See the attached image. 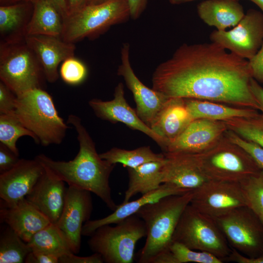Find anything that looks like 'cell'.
I'll list each match as a JSON object with an SVG mask.
<instances>
[{"instance_id":"obj_1","label":"cell","mask_w":263,"mask_h":263,"mask_svg":"<svg viewBox=\"0 0 263 263\" xmlns=\"http://www.w3.org/2000/svg\"><path fill=\"white\" fill-rule=\"evenodd\" d=\"M252 78L248 60L219 44L184 43L156 67L152 88L169 97L260 110L250 88Z\"/></svg>"},{"instance_id":"obj_2","label":"cell","mask_w":263,"mask_h":263,"mask_svg":"<svg viewBox=\"0 0 263 263\" xmlns=\"http://www.w3.org/2000/svg\"><path fill=\"white\" fill-rule=\"evenodd\" d=\"M67 123L73 125L77 133L79 150L75 157L69 161H56L40 154L35 158L69 186L93 192L108 207L114 210L118 205L112 196L109 178L115 164L100 157L94 142L79 116L69 115Z\"/></svg>"},{"instance_id":"obj_3","label":"cell","mask_w":263,"mask_h":263,"mask_svg":"<svg viewBox=\"0 0 263 263\" xmlns=\"http://www.w3.org/2000/svg\"><path fill=\"white\" fill-rule=\"evenodd\" d=\"M192 196L190 190L165 196L147 204L136 213L144 222L147 230L146 242L138 254L137 263H153L158 256L169 250L180 218Z\"/></svg>"},{"instance_id":"obj_4","label":"cell","mask_w":263,"mask_h":263,"mask_svg":"<svg viewBox=\"0 0 263 263\" xmlns=\"http://www.w3.org/2000/svg\"><path fill=\"white\" fill-rule=\"evenodd\" d=\"M15 114L36 138L46 147L60 144L70 128L58 114L52 96L42 88L17 96Z\"/></svg>"},{"instance_id":"obj_5","label":"cell","mask_w":263,"mask_h":263,"mask_svg":"<svg viewBox=\"0 0 263 263\" xmlns=\"http://www.w3.org/2000/svg\"><path fill=\"white\" fill-rule=\"evenodd\" d=\"M130 18L127 0L87 4L64 19L61 38L74 43L85 38H94L112 26L127 21Z\"/></svg>"},{"instance_id":"obj_6","label":"cell","mask_w":263,"mask_h":263,"mask_svg":"<svg viewBox=\"0 0 263 263\" xmlns=\"http://www.w3.org/2000/svg\"><path fill=\"white\" fill-rule=\"evenodd\" d=\"M196 154L208 180L241 183L262 170L245 150L225 135L210 149Z\"/></svg>"},{"instance_id":"obj_7","label":"cell","mask_w":263,"mask_h":263,"mask_svg":"<svg viewBox=\"0 0 263 263\" xmlns=\"http://www.w3.org/2000/svg\"><path fill=\"white\" fill-rule=\"evenodd\" d=\"M102 225L90 236L88 245L106 263H132L137 242L146 237L144 222L136 214L115 224Z\"/></svg>"},{"instance_id":"obj_8","label":"cell","mask_w":263,"mask_h":263,"mask_svg":"<svg viewBox=\"0 0 263 263\" xmlns=\"http://www.w3.org/2000/svg\"><path fill=\"white\" fill-rule=\"evenodd\" d=\"M172 242L180 243L192 249L208 252L223 262L231 251L216 220L190 204L180 218Z\"/></svg>"},{"instance_id":"obj_9","label":"cell","mask_w":263,"mask_h":263,"mask_svg":"<svg viewBox=\"0 0 263 263\" xmlns=\"http://www.w3.org/2000/svg\"><path fill=\"white\" fill-rule=\"evenodd\" d=\"M0 79L16 96L42 88L46 80L40 63L25 41L0 43Z\"/></svg>"},{"instance_id":"obj_10","label":"cell","mask_w":263,"mask_h":263,"mask_svg":"<svg viewBox=\"0 0 263 263\" xmlns=\"http://www.w3.org/2000/svg\"><path fill=\"white\" fill-rule=\"evenodd\" d=\"M231 248L242 254L240 263H251L263 253V224L247 206L215 219Z\"/></svg>"},{"instance_id":"obj_11","label":"cell","mask_w":263,"mask_h":263,"mask_svg":"<svg viewBox=\"0 0 263 263\" xmlns=\"http://www.w3.org/2000/svg\"><path fill=\"white\" fill-rule=\"evenodd\" d=\"M209 37L211 42L248 60L263 44V13L249 9L232 29L214 30Z\"/></svg>"},{"instance_id":"obj_12","label":"cell","mask_w":263,"mask_h":263,"mask_svg":"<svg viewBox=\"0 0 263 263\" xmlns=\"http://www.w3.org/2000/svg\"><path fill=\"white\" fill-rule=\"evenodd\" d=\"M190 205L216 219L246 203L240 183L208 180L192 190Z\"/></svg>"},{"instance_id":"obj_13","label":"cell","mask_w":263,"mask_h":263,"mask_svg":"<svg viewBox=\"0 0 263 263\" xmlns=\"http://www.w3.org/2000/svg\"><path fill=\"white\" fill-rule=\"evenodd\" d=\"M130 48L129 43L123 44L120 51L121 63L117 74L123 78L126 86L133 94L137 115L150 127L169 97L147 87L137 77L131 64Z\"/></svg>"},{"instance_id":"obj_14","label":"cell","mask_w":263,"mask_h":263,"mask_svg":"<svg viewBox=\"0 0 263 263\" xmlns=\"http://www.w3.org/2000/svg\"><path fill=\"white\" fill-rule=\"evenodd\" d=\"M92 210L91 192L69 186L63 210L56 225L67 239L75 254L80 251L82 227L89 220Z\"/></svg>"},{"instance_id":"obj_15","label":"cell","mask_w":263,"mask_h":263,"mask_svg":"<svg viewBox=\"0 0 263 263\" xmlns=\"http://www.w3.org/2000/svg\"><path fill=\"white\" fill-rule=\"evenodd\" d=\"M228 130L224 121L200 118L193 120L163 153L200 154L214 146Z\"/></svg>"},{"instance_id":"obj_16","label":"cell","mask_w":263,"mask_h":263,"mask_svg":"<svg viewBox=\"0 0 263 263\" xmlns=\"http://www.w3.org/2000/svg\"><path fill=\"white\" fill-rule=\"evenodd\" d=\"M113 98L109 101L92 99L89 105L98 117L112 123L121 122L129 128L139 131L154 140L163 150L167 143L146 124L136 111L127 103L125 97L124 86L119 83L114 89Z\"/></svg>"},{"instance_id":"obj_17","label":"cell","mask_w":263,"mask_h":263,"mask_svg":"<svg viewBox=\"0 0 263 263\" xmlns=\"http://www.w3.org/2000/svg\"><path fill=\"white\" fill-rule=\"evenodd\" d=\"M44 168L36 159H20L10 170L0 173V204L11 206L24 199L42 175Z\"/></svg>"},{"instance_id":"obj_18","label":"cell","mask_w":263,"mask_h":263,"mask_svg":"<svg viewBox=\"0 0 263 263\" xmlns=\"http://www.w3.org/2000/svg\"><path fill=\"white\" fill-rule=\"evenodd\" d=\"M25 42L37 56L46 80L50 83L58 79L60 62L74 56L75 43L64 41L59 36L28 35Z\"/></svg>"},{"instance_id":"obj_19","label":"cell","mask_w":263,"mask_h":263,"mask_svg":"<svg viewBox=\"0 0 263 263\" xmlns=\"http://www.w3.org/2000/svg\"><path fill=\"white\" fill-rule=\"evenodd\" d=\"M66 191L65 182L44 168L42 175L25 199L51 223L56 224L63 210Z\"/></svg>"},{"instance_id":"obj_20","label":"cell","mask_w":263,"mask_h":263,"mask_svg":"<svg viewBox=\"0 0 263 263\" xmlns=\"http://www.w3.org/2000/svg\"><path fill=\"white\" fill-rule=\"evenodd\" d=\"M162 168L163 183L193 190L208 181L199 163L196 154L163 153Z\"/></svg>"},{"instance_id":"obj_21","label":"cell","mask_w":263,"mask_h":263,"mask_svg":"<svg viewBox=\"0 0 263 263\" xmlns=\"http://www.w3.org/2000/svg\"><path fill=\"white\" fill-rule=\"evenodd\" d=\"M0 219L27 243L36 233L51 223L25 198L11 206L1 205Z\"/></svg>"},{"instance_id":"obj_22","label":"cell","mask_w":263,"mask_h":263,"mask_svg":"<svg viewBox=\"0 0 263 263\" xmlns=\"http://www.w3.org/2000/svg\"><path fill=\"white\" fill-rule=\"evenodd\" d=\"M188 190L169 183H163L158 188L133 201L122 203L107 216L101 219L88 220L84 224L82 235L90 236L97 228L106 225L115 224L126 218L136 214L143 206L155 202L165 196L184 194Z\"/></svg>"},{"instance_id":"obj_23","label":"cell","mask_w":263,"mask_h":263,"mask_svg":"<svg viewBox=\"0 0 263 263\" xmlns=\"http://www.w3.org/2000/svg\"><path fill=\"white\" fill-rule=\"evenodd\" d=\"M193 120L185 98L169 97L150 128L166 141L167 145L176 139Z\"/></svg>"},{"instance_id":"obj_24","label":"cell","mask_w":263,"mask_h":263,"mask_svg":"<svg viewBox=\"0 0 263 263\" xmlns=\"http://www.w3.org/2000/svg\"><path fill=\"white\" fill-rule=\"evenodd\" d=\"M33 11V3L31 2L0 5V43L24 41Z\"/></svg>"},{"instance_id":"obj_25","label":"cell","mask_w":263,"mask_h":263,"mask_svg":"<svg viewBox=\"0 0 263 263\" xmlns=\"http://www.w3.org/2000/svg\"><path fill=\"white\" fill-rule=\"evenodd\" d=\"M197 11L206 24L219 31L234 27L245 14L238 0H205L197 5Z\"/></svg>"},{"instance_id":"obj_26","label":"cell","mask_w":263,"mask_h":263,"mask_svg":"<svg viewBox=\"0 0 263 263\" xmlns=\"http://www.w3.org/2000/svg\"><path fill=\"white\" fill-rule=\"evenodd\" d=\"M188 110L193 120L204 118L224 121L237 117H252L259 115L258 110L232 106L221 103L185 98Z\"/></svg>"},{"instance_id":"obj_27","label":"cell","mask_w":263,"mask_h":263,"mask_svg":"<svg viewBox=\"0 0 263 263\" xmlns=\"http://www.w3.org/2000/svg\"><path fill=\"white\" fill-rule=\"evenodd\" d=\"M164 160L148 162L135 168H127L129 184L123 203L129 201L138 193L142 195L157 189L163 184L162 168Z\"/></svg>"},{"instance_id":"obj_28","label":"cell","mask_w":263,"mask_h":263,"mask_svg":"<svg viewBox=\"0 0 263 263\" xmlns=\"http://www.w3.org/2000/svg\"><path fill=\"white\" fill-rule=\"evenodd\" d=\"M63 19L57 9L46 0H35L27 36L47 35L61 37Z\"/></svg>"},{"instance_id":"obj_29","label":"cell","mask_w":263,"mask_h":263,"mask_svg":"<svg viewBox=\"0 0 263 263\" xmlns=\"http://www.w3.org/2000/svg\"><path fill=\"white\" fill-rule=\"evenodd\" d=\"M27 244L31 251L43 253L58 259L73 253L64 234L56 224L52 223L36 233Z\"/></svg>"},{"instance_id":"obj_30","label":"cell","mask_w":263,"mask_h":263,"mask_svg":"<svg viewBox=\"0 0 263 263\" xmlns=\"http://www.w3.org/2000/svg\"><path fill=\"white\" fill-rule=\"evenodd\" d=\"M99 155L111 164L119 163L127 168H135L148 162L162 161L165 159L163 153H156L149 146H143L132 150L114 147Z\"/></svg>"},{"instance_id":"obj_31","label":"cell","mask_w":263,"mask_h":263,"mask_svg":"<svg viewBox=\"0 0 263 263\" xmlns=\"http://www.w3.org/2000/svg\"><path fill=\"white\" fill-rule=\"evenodd\" d=\"M221 259L207 252L192 249L172 242L169 250L158 256L153 263H222Z\"/></svg>"},{"instance_id":"obj_32","label":"cell","mask_w":263,"mask_h":263,"mask_svg":"<svg viewBox=\"0 0 263 263\" xmlns=\"http://www.w3.org/2000/svg\"><path fill=\"white\" fill-rule=\"evenodd\" d=\"M31 249L8 225L0 236V263H22Z\"/></svg>"},{"instance_id":"obj_33","label":"cell","mask_w":263,"mask_h":263,"mask_svg":"<svg viewBox=\"0 0 263 263\" xmlns=\"http://www.w3.org/2000/svg\"><path fill=\"white\" fill-rule=\"evenodd\" d=\"M24 136L31 137L36 142L34 134L24 126L14 113L0 114V143L19 156L17 142L20 137Z\"/></svg>"},{"instance_id":"obj_34","label":"cell","mask_w":263,"mask_h":263,"mask_svg":"<svg viewBox=\"0 0 263 263\" xmlns=\"http://www.w3.org/2000/svg\"><path fill=\"white\" fill-rule=\"evenodd\" d=\"M228 130L263 148V117L261 114L252 117H237L224 121Z\"/></svg>"},{"instance_id":"obj_35","label":"cell","mask_w":263,"mask_h":263,"mask_svg":"<svg viewBox=\"0 0 263 263\" xmlns=\"http://www.w3.org/2000/svg\"><path fill=\"white\" fill-rule=\"evenodd\" d=\"M246 206L263 224V170L240 183Z\"/></svg>"},{"instance_id":"obj_36","label":"cell","mask_w":263,"mask_h":263,"mask_svg":"<svg viewBox=\"0 0 263 263\" xmlns=\"http://www.w3.org/2000/svg\"><path fill=\"white\" fill-rule=\"evenodd\" d=\"M87 74L85 64L74 56L67 58L62 62L60 75L66 83L76 85L82 82Z\"/></svg>"},{"instance_id":"obj_37","label":"cell","mask_w":263,"mask_h":263,"mask_svg":"<svg viewBox=\"0 0 263 263\" xmlns=\"http://www.w3.org/2000/svg\"><path fill=\"white\" fill-rule=\"evenodd\" d=\"M225 136L232 142L238 144L245 150L256 163L263 170V148L257 144L240 136L232 131L228 130Z\"/></svg>"},{"instance_id":"obj_38","label":"cell","mask_w":263,"mask_h":263,"mask_svg":"<svg viewBox=\"0 0 263 263\" xmlns=\"http://www.w3.org/2000/svg\"><path fill=\"white\" fill-rule=\"evenodd\" d=\"M16 95L2 81H0V114L14 113Z\"/></svg>"},{"instance_id":"obj_39","label":"cell","mask_w":263,"mask_h":263,"mask_svg":"<svg viewBox=\"0 0 263 263\" xmlns=\"http://www.w3.org/2000/svg\"><path fill=\"white\" fill-rule=\"evenodd\" d=\"M15 155L7 147L0 143V172H6L13 168L19 161Z\"/></svg>"},{"instance_id":"obj_40","label":"cell","mask_w":263,"mask_h":263,"mask_svg":"<svg viewBox=\"0 0 263 263\" xmlns=\"http://www.w3.org/2000/svg\"><path fill=\"white\" fill-rule=\"evenodd\" d=\"M248 62L252 77L257 82L263 83V44Z\"/></svg>"},{"instance_id":"obj_41","label":"cell","mask_w":263,"mask_h":263,"mask_svg":"<svg viewBox=\"0 0 263 263\" xmlns=\"http://www.w3.org/2000/svg\"><path fill=\"white\" fill-rule=\"evenodd\" d=\"M60 263H103L101 255L98 253L86 257H80L73 253L64 255L59 258Z\"/></svg>"},{"instance_id":"obj_42","label":"cell","mask_w":263,"mask_h":263,"mask_svg":"<svg viewBox=\"0 0 263 263\" xmlns=\"http://www.w3.org/2000/svg\"><path fill=\"white\" fill-rule=\"evenodd\" d=\"M26 263H58L59 259L41 252L31 251L25 259Z\"/></svg>"},{"instance_id":"obj_43","label":"cell","mask_w":263,"mask_h":263,"mask_svg":"<svg viewBox=\"0 0 263 263\" xmlns=\"http://www.w3.org/2000/svg\"><path fill=\"white\" fill-rule=\"evenodd\" d=\"M130 12V17L137 19L146 9L148 0H127Z\"/></svg>"},{"instance_id":"obj_44","label":"cell","mask_w":263,"mask_h":263,"mask_svg":"<svg viewBox=\"0 0 263 263\" xmlns=\"http://www.w3.org/2000/svg\"><path fill=\"white\" fill-rule=\"evenodd\" d=\"M250 88L259 105L260 111L262 112L261 114L263 117V88L258 82L252 78L250 81Z\"/></svg>"},{"instance_id":"obj_45","label":"cell","mask_w":263,"mask_h":263,"mask_svg":"<svg viewBox=\"0 0 263 263\" xmlns=\"http://www.w3.org/2000/svg\"><path fill=\"white\" fill-rule=\"evenodd\" d=\"M51 3L59 12L63 20L68 16L66 0H46Z\"/></svg>"},{"instance_id":"obj_46","label":"cell","mask_w":263,"mask_h":263,"mask_svg":"<svg viewBox=\"0 0 263 263\" xmlns=\"http://www.w3.org/2000/svg\"><path fill=\"white\" fill-rule=\"evenodd\" d=\"M87 2L88 0H66L68 16L86 5Z\"/></svg>"},{"instance_id":"obj_47","label":"cell","mask_w":263,"mask_h":263,"mask_svg":"<svg viewBox=\"0 0 263 263\" xmlns=\"http://www.w3.org/2000/svg\"><path fill=\"white\" fill-rule=\"evenodd\" d=\"M35 0H0L1 5H9L20 2H33Z\"/></svg>"},{"instance_id":"obj_48","label":"cell","mask_w":263,"mask_h":263,"mask_svg":"<svg viewBox=\"0 0 263 263\" xmlns=\"http://www.w3.org/2000/svg\"><path fill=\"white\" fill-rule=\"evenodd\" d=\"M196 0H169V2L173 5H179L191 2Z\"/></svg>"},{"instance_id":"obj_49","label":"cell","mask_w":263,"mask_h":263,"mask_svg":"<svg viewBox=\"0 0 263 263\" xmlns=\"http://www.w3.org/2000/svg\"><path fill=\"white\" fill-rule=\"evenodd\" d=\"M256 4L263 13V0H249Z\"/></svg>"},{"instance_id":"obj_50","label":"cell","mask_w":263,"mask_h":263,"mask_svg":"<svg viewBox=\"0 0 263 263\" xmlns=\"http://www.w3.org/2000/svg\"><path fill=\"white\" fill-rule=\"evenodd\" d=\"M107 0H88L87 4H97L104 1H105Z\"/></svg>"}]
</instances>
